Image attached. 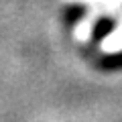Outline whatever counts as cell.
Masks as SVG:
<instances>
[{
  "label": "cell",
  "instance_id": "1",
  "mask_svg": "<svg viewBox=\"0 0 122 122\" xmlns=\"http://www.w3.org/2000/svg\"><path fill=\"white\" fill-rule=\"evenodd\" d=\"M116 29V20L114 18H100V20L94 25V30H92V39L94 41H102Z\"/></svg>",
  "mask_w": 122,
  "mask_h": 122
}]
</instances>
